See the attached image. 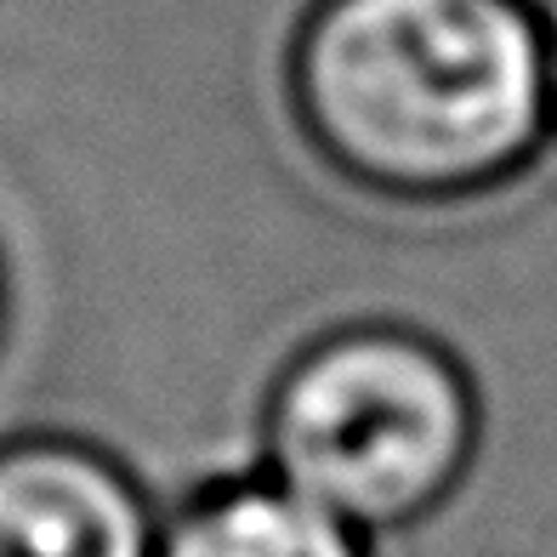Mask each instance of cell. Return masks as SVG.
<instances>
[{"label":"cell","mask_w":557,"mask_h":557,"mask_svg":"<svg viewBox=\"0 0 557 557\" xmlns=\"http://www.w3.org/2000/svg\"><path fill=\"white\" fill-rule=\"evenodd\" d=\"M290 103L347 183L484 194L546 137V35L523 0H319L290 46Z\"/></svg>","instance_id":"cell-1"},{"label":"cell","mask_w":557,"mask_h":557,"mask_svg":"<svg viewBox=\"0 0 557 557\" xmlns=\"http://www.w3.org/2000/svg\"><path fill=\"white\" fill-rule=\"evenodd\" d=\"M484 410L467 364L410 324H342L273 375L262 472L359 535H398L467 484Z\"/></svg>","instance_id":"cell-2"},{"label":"cell","mask_w":557,"mask_h":557,"mask_svg":"<svg viewBox=\"0 0 557 557\" xmlns=\"http://www.w3.org/2000/svg\"><path fill=\"white\" fill-rule=\"evenodd\" d=\"M160 506L81 433L0 438V557H154Z\"/></svg>","instance_id":"cell-3"},{"label":"cell","mask_w":557,"mask_h":557,"mask_svg":"<svg viewBox=\"0 0 557 557\" xmlns=\"http://www.w3.org/2000/svg\"><path fill=\"white\" fill-rule=\"evenodd\" d=\"M154 557H370V541L268 472L216 478L160 518Z\"/></svg>","instance_id":"cell-4"},{"label":"cell","mask_w":557,"mask_h":557,"mask_svg":"<svg viewBox=\"0 0 557 557\" xmlns=\"http://www.w3.org/2000/svg\"><path fill=\"white\" fill-rule=\"evenodd\" d=\"M546 81H552V120H557V23H552V40H546Z\"/></svg>","instance_id":"cell-5"}]
</instances>
